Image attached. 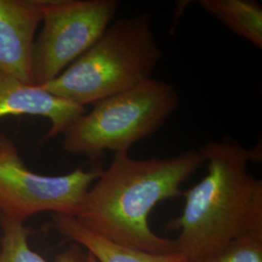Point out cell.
<instances>
[{
    "label": "cell",
    "instance_id": "6da1fadb",
    "mask_svg": "<svg viewBox=\"0 0 262 262\" xmlns=\"http://www.w3.org/2000/svg\"><path fill=\"white\" fill-rule=\"evenodd\" d=\"M204 162L196 150L168 159L115 155L85 193L75 217L114 243L148 253H174L175 240L156 234L149 216L159 202L183 196L181 186Z\"/></svg>",
    "mask_w": 262,
    "mask_h": 262
},
{
    "label": "cell",
    "instance_id": "7a4b0ae2",
    "mask_svg": "<svg viewBox=\"0 0 262 262\" xmlns=\"http://www.w3.org/2000/svg\"><path fill=\"white\" fill-rule=\"evenodd\" d=\"M199 151L208 173L183 192L182 215L167 225L179 231L176 252L187 262L219 253L243 235L262 232V181L248 169L250 161H261L260 145L247 149L225 136Z\"/></svg>",
    "mask_w": 262,
    "mask_h": 262
},
{
    "label": "cell",
    "instance_id": "3957f363",
    "mask_svg": "<svg viewBox=\"0 0 262 262\" xmlns=\"http://www.w3.org/2000/svg\"><path fill=\"white\" fill-rule=\"evenodd\" d=\"M162 57L150 16L142 13L116 20L56 79L39 86L84 107L150 79Z\"/></svg>",
    "mask_w": 262,
    "mask_h": 262
},
{
    "label": "cell",
    "instance_id": "277c9868",
    "mask_svg": "<svg viewBox=\"0 0 262 262\" xmlns=\"http://www.w3.org/2000/svg\"><path fill=\"white\" fill-rule=\"evenodd\" d=\"M63 134V149L96 160L111 150L128 154L137 142L159 130L181 106L168 82L150 78L120 94L93 104Z\"/></svg>",
    "mask_w": 262,
    "mask_h": 262
},
{
    "label": "cell",
    "instance_id": "5b68a950",
    "mask_svg": "<svg viewBox=\"0 0 262 262\" xmlns=\"http://www.w3.org/2000/svg\"><path fill=\"white\" fill-rule=\"evenodd\" d=\"M120 6L118 0H43V27L32 54L34 84L56 79L93 47Z\"/></svg>",
    "mask_w": 262,
    "mask_h": 262
},
{
    "label": "cell",
    "instance_id": "8992f818",
    "mask_svg": "<svg viewBox=\"0 0 262 262\" xmlns=\"http://www.w3.org/2000/svg\"><path fill=\"white\" fill-rule=\"evenodd\" d=\"M101 171V165H94L59 176L37 174L25 164L16 143L1 133L0 215L23 223L42 212L75 216Z\"/></svg>",
    "mask_w": 262,
    "mask_h": 262
},
{
    "label": "cell",
    "instance_id": "52a82bcc",
    "mask_svg": "<svg viewBox=\"0 0 262 262\" xmlns=\"http://www.w3.org/2000/svg\"><path fill=\"white\" fill-rule=\"evenodd\" d=\"M43 0H0V71L34 84L32 54Z\"/></svg>",
    "mask_w": 262,
    "mask_h": 262
},
{
    "label": "cell",
    "instance_id": "ba28073f",
    "mask_svg": "<svg viewBox=\"0 0 262 262\" xmlns=\"http://www.w3.org/2000/svg\"><path fill=\"white\" fill-rule=\"evenodd\" d=\"M84 113V107L53 95L39 85L27 84L0 71V119L26 115L48 119L51 128L43 141L63 135Z\"/></svg>",
    "mask_w": 262,
    "mask_h": 262
},
{
    "label": "cell",
    "instance_id": "9c48e42d",
    "mask_svg": "<svg viewBox=\"0 0 262 262\" xmlns=\"http://www.w3.org/2000/svg\"><path fill=\"white\" fill-rule=\"evenodd\" d=\"M53 221L60 234L84 248L98 262H187L178 252L148 253L114 243L84 227L75 216L54 215Z\"/></svg>",
    "mask_w": 262,
    "mask_h": 262
},
{
    "label": "cell",
    "instance_id": "30bf717a",
    "mask_svg": "<svg viewBox=\"0 0 262 262\" xmlns=\"http://www.w3.org/2000/svg\"><path fill=\"white\" fill-rule=\"evenodd\" d=\"M199 5L229 31L262 49V7L253 0H200Z\"/></svg>",
    "mask_w": 262,
    "mask_h": 262
},
{
    "label": "cell",
    "instance_id": "8fae6325",
    "mask_svg": "<svg viewBox=\"0 0 262 262\" xmlns=\"http://www.w3.org/2000/svg\"><path fill=\"white\" fill-rule=\"evenodd\" d=\"M2 235L0 240V262H49L28 246L29 229L25 223L0 215ZM82 247L73 243L59 253L54 262H84Z\"/></svg>",
    "mask_w": 262,
    "mask_h": 262
},
{
    "label": "cell",
    "instance_id": "7c38bea8",
    "mask_svg": "<svg viewBox=\"0 0 262 262\" xmlns=\"http://www.w3.org/2000/svg\"><path fill=\"white\" fill-rule=\"evenodd\" d=\"M193 262H262V232L243 235L219 253Z\"/></svg>",
    "mask_w": 262,
    "mask_h": 262
},
{
    "label": "cell",
    "instance_id": "4fadbf2b",
    "mask_svg": "<svg viewBox=\"0 0 262 262\" xmlns=\"http://www.w3.org/2000/svg\"><path fill=\"white\" fill-rule=\"evenodd\" d=\"M84 262H98L92 253H86L85 254V261Z\"/></svg>",
    "mask_w": 262,
    "mask_h": 262
}]
</instances>
